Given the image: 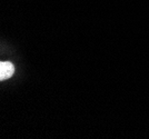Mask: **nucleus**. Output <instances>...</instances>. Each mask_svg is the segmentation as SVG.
<instances>
[{"label":"nucleus","mask_w":149,"mask_h":139,"mask_svg":"<svg viewBox=\"0 0 149 139\" xmlns=\"http://www.w3.org/2000/svg\"><path fill=\"white\" fill-rule=\"evenodd\" d=\"M15 74V66L9 61H2L0 63V80H6Z\"/></svg>","instance_id":"obj_1"}]
</instances>
